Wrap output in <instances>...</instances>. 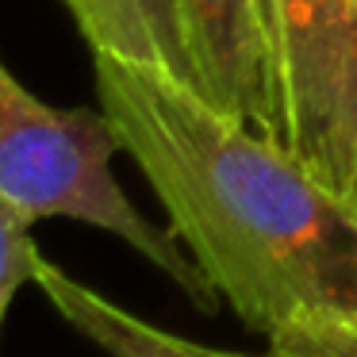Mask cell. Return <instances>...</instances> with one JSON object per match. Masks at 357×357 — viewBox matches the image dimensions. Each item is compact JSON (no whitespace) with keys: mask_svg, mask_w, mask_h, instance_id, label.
<instances>
[{"mask_svg":"<svg viewBox=\"0 0 357 357\" xmlns=\"http://www.w3.org/2000/svg\"><path fill=\"white\" fill-rule=\"evenodd\" d=\"M123 154L104 108H54L16 81L0 62V200L31 223L73 219L119 242L162 269L200 311H215L219 296L169 227H158L131 204L112 173Z\"/></svg>","mask_w":357,"mask_h":357,"instance_id":"obj_2","label":"cell"},{"mask_svg":"<svg viewBox=\"0 0 357 357\" xmlns=\"http://www.w3.org/2000/svg\"><path fill=\"white\" fill-rule=\"evenodd\" d=\"M31 284L43 288V296L50 300V307L81 331L93 346H100L108 357H250V354H234V349H215L192 342L185 334L162 331V326L139 319L135 311L119 307L116 300L100 296L96 288L73 280L66 269H58L54 261L43 257L35 269Z\"/></svg>","mask_w":357,"mask_h":357,"instance_id":"obj_5","label":"cell"},{"mask_svg":"<svg viewBox=\"0 0 357 357\" xmlns=\"http://www.w3.org/2000/svg\"><path fill=\"white\" fill-rule=\"evenodd\" d=\"M265 342L257 357H357V300L342 311L303 315Z\"/></svg>","mask_w":357,"mask_h":357,"instance_id":"obj_7","label":"cell"},{"mask_svg":"<svg viewBox=\"0 0 357 357\" xmlns=\"http://www.w3.org/2000/svg\"><path fill=\"white\" fill-rule=\"evenodd\" d=\"M346 200L354 204V211H357V181H354V188H349V192H346Z\"/></svg>","mask_w":357,"mask_h":357,"instance_id":"obj_9","label":"cell"},{"mask_svg":"<svg viewBox=\"0 0 357 357\" xmlns=\"http://www.w3.org/2000/svg\"><path fill=\"white\" fill-rule=\"evenodd\" d=\"M93 54H119L169 66L192 81L185 35L173 0H62Z\"/></svg>","mask_w":357,"mask_h":357,"instance_id":"obj_6","label":"cell"},{"mask_svg":"<svg viewBox=\"0 0 357 357\" xmlns=\"http://www.w3.org/2000/svg\"><path fill=\"white\" fill-rule=\"evenodd\" d=\"M31 219L20 215L8 200H0V331H4V319L8 307L16 300V292L24 284L35 280L43 254L31 238Z\"/></svg>","mask_w":357,"mask_h":357,"instance_id":"obj_8","label":"cell"},{"mask_svg":"<svg viewBox=\"0 0 357 357\" xmlns=\"http://www.w3.org/2000/svg\"><path fill=\"white\" fill-rule=\"evenodd\" d=\"M96 104L215 296L273 338L357 300V211L277 135L169 66L93 54Z\"/></svg>","mask_w":357,"mask_h":357,"instance_id":"obj_1","label":"cell"},{"mask_svg":"<svg viewBox=\"0 0 357 357\" xmlns=\"http://www.w3.org/2000/svg\"><path fill=\"white\" fill-rule=\"evenodd\" d=\"M173 8L192 58V85L280 139L269 0H173Z\"/></svg>","mask_w":357,"mask_h":357,"instance_id":"obj_4","label":"cell"},{"mask_svg":"<svg viewBox=\"0 0 357 357\" xmlns=\"http://www.w3.org/2000/svg\"><path fill=\"white\" fill-rule=\"evenodd\" d=\"M280 142L342 196L357 181V0H269Z\"/></svg>","mask_w":357,"mask_h":357,"instance_id":"obj_3","label":"cell"}]
</instances>
